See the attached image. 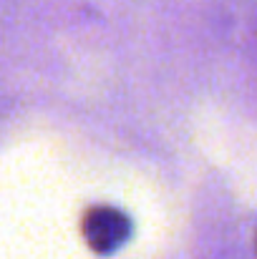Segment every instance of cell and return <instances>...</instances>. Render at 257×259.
<instances>
[{
	"mask_svg": "<svg viewBox=\"0 0 257 259\" xmlns=\"http://www.w3.org/2000/svg\"><path fill=\"white\" fill-rule=\"evenodd\" d=\"M131 232H134V224L129 214L116 206H106V204L91 206L81 219V234H84L86 244L96 254H103V257L124 247Z\"/></svg>",
	"mask_w": 257,
	"mask_h": 259,
	"instance_id": "1",
	"label": "cell"
},
{
	"mask_svg": "<svg viewBox=\"0 0 257 259\" xmlns=\"http://www.w3.org/2000/svg\"><path fill=\"white\" fill-rule=\"evenodd\" d=\"M255 247H257V239H255Z\"/></svg>",
	"mask_w": 257,
	"mask_h": 259,
	"instance_id": "2",
	"label": "cell"
}]
</instances>
